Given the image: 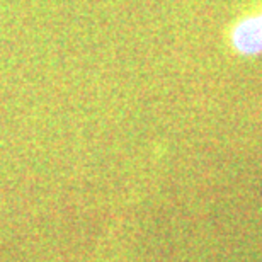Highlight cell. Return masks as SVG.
<instances>
[{
    "label": "cell",
    "instance_id": "cell-1",
    "mask_svg": "<svg viewBox=\"0 0 262 262\" xmlns=\"http://www.w3.org/2000/svg\"><path fill=\"white\" fill-rule=\"evenodd\" d=\"M225 41L238 58L262 56V0L249 5L230 20Z\"/></svg>",
    "mask_w": 262,
    "mask_h": 262
}]
</instances>
